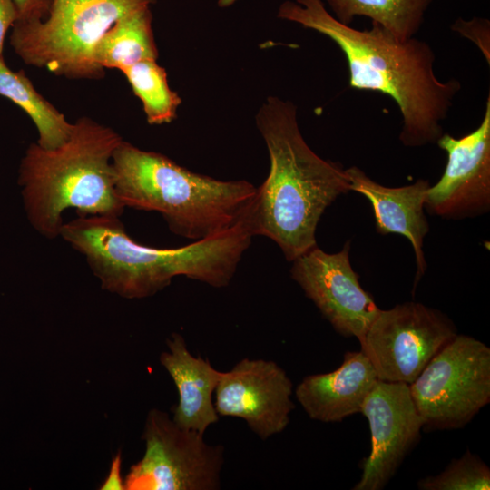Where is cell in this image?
Wrapping results in <instances>:
<instances>
[{"label":"cell","instance_id":"obj_2","mask_svg":"<svg viewBox=\"0 0 490 490\" xmlns=\"http://www.w3.org/2000/svg\"><path fill=\"white\" fill-rule=\"evenodd\" d=\"M297 106L270 96L257 127L270 156V172L245 215L253 236L273 240L289 261L317 246L319 220L336 199L350 191L346 169L324 160L304 140Z\"/></svg>","mask_w":490,"mask_h":490},{"label":"cell","instance_id":"obj_5","mask_svg":"<svg viewBox=\"0 0 490 490\" xmlns=\"http://www.w3.org/2000/svg\"><path fill=\"white\" fill-rule=\"evenodd\" d=\"M113 172L123 206L154 211L176 235L201 240L242 220L257 187L245 181H220L189 171L167 156L122 140Z\"/></svg>","mask_w":490,"mask_h":490},{"label":"cell","instance_id":"obj_23","mask_svg":"<svg viewBox=\"0 0 490 490\" xmlns=\"http://www.w3.org/2000/svg\"><path fill=\"white\" fill-rule=\"evenodd\" d=\"M16 11V21L42 20L47 15L51 0H14Z\"/></svg>","mask_w":490,"mask_h":490},{"label":"cell","instance_id":"obj_24","mask_svg":"<svg viewBox=\"0 0 490 490\" xmlns=\"http://www.w3.org/2000/svg\"><path fill=\"white\" fill-rule=\"evenodd\" d=\"M17 20L14 0H0V57H3L4 43L9 30Z\"/></svg>","mask_w":490,"mask_h":490},{"label":"cell","instance_id":"obj_13","mask_svg":"<svg viewBox=\"0 0 490 490\" xmlns=\"http://www.w3.org/2000/svg\"><path fill=\"white\" fill-rule=\"evenodd\" d=\"M292 382L276 362L243 358L222 371L215 389L219 416L240 417L260 438L282 432L295 405Z\"/></svg>","mask_w":490,"mask_h":490},{"label":"cell","instance_id":"obj_16","mask_svg":"<svg viewBox=\"0 0 490 490\" xmlns=\"http://www.w3.org/2000/svg\"><path fill=\"white\" fill-rule=\"evenodd\" d=\"M168 351L160 356L178 391V404L172 408V420L181 427L204 434L218 422L212 395L222 371L214 368L209 360L193 356L183 337L172 333L167 339Z\"/></svg>","mask_w":490,"mask_h":490},{"label":"cell","instance_id":"obj_18","mask_svg":"<svg viewBox=\"0 0 490 490\" xmlns=\"http://www.w3.org/2000/svg\"><path fill=\"white\" fill-rule=\"evenodd\" d=\"M158 56L151 7L118 20L103 36L95 50V60L105 71H122L144 60H157Z\"/></svg>","mask_w":490,"mask_h":490},{"label":"cell","instance_id":"obj_10","mask_svg":"<svg viewBox=\"0 0 490 490\" xmlns=\"http://www.w3.org/2000/svg\"><path fill=\"white\" fill-rule=\"evenodd\" d=\"M349 250V241L337 253L315 246L292 261L290 273L338 333L361 343L380 309L361 287Z\"/></svg>","mask_w":490,"mask_h":490},{"label":"cell","instance_id":"obj_3","mask_svg":"<svg viewBox=\"0 0 490 490\" xmlns=\"http://www.w3.org/2000/svg\"><path fill=\"white\" fill-rule=\"evenodd\" d=\"M59 237L85 258L103 289L125 299H143L165 289L177 276L226 287L253 235L243 219L212 237L159 249L134 241L120 217L85 215L64 222Z\"/></svg>","mask_w":490,"mask_h":490},{"label":"cell","instance_id":"obj_17","mask_svg":"<svg viewBox=\"0 0 490 490\" xmlns=\"http://www.w3.org/2000/svg\"><path fill=\"white\" fill-rule=\"evenodd\" d=\"M0 96L19 106L34 123L38 133L36 142L44 149H55L71 135L70 122L53 103L34 88L24 71H13L0 57Z\"/></svg>","mask_w":490,"mask_h":490},{"label":"cell","instance_id":"obj_6","mask_svg":"<svg viewBox=\"0 0 490 490\" xmlns=\"http://www.w3.org/2000/svg\"><path fill=\"white\" fill-rule=\"evenodd\" d=\"M155 0H51L42 20L15 21L10 44L27 65L71 80H100L96 47L121 18Z\"/></svg>","mask_w":490,"mask_h":490},{"label":"cell","instance_id":"obj_11","mask_svg":"<svg viewBox=\"0 0 490 490\" xmlns=\"http://www.w3.org/2000/svg\"><path fill=\"white\" fill-rule=\"evenodd\" d=\"M447 154L439 181L427 190L425 209L436 216L460 220L490 208V95L475 130L460 138L443 133L436 142Z\"/></svg>","mask_w":490,"mask_h":490},{"label":"cell","instance_id":"obj_22","mask_svg":"<svg viewBox=\"0 0 490 490\" xmlns=\"http://www.w3.org/2000/svg\"><path fill=\"white\" fill-rule=\"evenodd\" d=\"M451 30L472 41L480 49L487 64H490V22L486 18L474 17L464 20L459 17Z\"/></svg>","mask_w":490,"mask_h":490},{"label":"cell","instance_id":"obj_21","mask_svg":"<svg viewBox=\"0 0 490 490\" xmlns=\"http://www.w3.org/2000/svg\"><path fill=\"white\" fill-rule=\"evenodd\" d=\"M420 490H489L490 469L480 457L466 451L446 469L417 482Z\"/></svg>","mask_w":490,"mask_h":490},{"label":"cell","instance_id":"obj_7","mask_svg":"<svg viewBox=\"0 0 490 490\" xmlns=\"http://www.w3.org/2000/svg\"><path fill=\"white\" fill-rule=\"evenodd\" d=\"M408 386L423 427L461 428L490 401V348L456 334Z\"/></svg>","mask_w":490,"mask_h":490},{"label":"cell","instance_id":"obj_8","mask_svg":"<svg viewBox=\"0 0 490 490\" xmlns=\"http://www.w3.org/2000/svg\"><path fill=\"white\" fill-rule=\"evenodd\" d=\"M145 452L124 479L126 490H216L220 486L224 448L203 434L178 426L160 409L149 411Z\"/></svg>","mask_w":490,"mask_h":490},{"label":"cell","instance_id":"obj_25","mask_svg":"<svg viewBox=\"0 0 490 490\" xmlns=\"http://www.w3.org/2000/svg\"><path fill=\"white\" fill-rule=\"evenodd\" d=\"M122 454L118 451L112 460L106 480L103 483L101 490H124V480L121 476Z\"/></svg>","mask_w":490,"mask_h":490},{"label":"cell","instance_id":"obj_4","mask_svg":"<svg viewBox=\"0 0 490 490\" xmlns=\"http://www.w3.org/2000/svg\"><path fill=\"white\" fill-rule=\"evenodd\" d=\"M122 137L91 117L78 118L55 149L31 142L20 160L17 184L30 225L43 237L60 236L64 212L121 217L125 207L114 189L112 159Z\"/></svg>","mask_w":490,"mask_h":490},{"label":"cell","instance_id":"obj_19","mask_svg":"<svg viewBox=\"0 0 490 490\" xmlns=\"http://www.w3.org/2000/svg\"><path fill=\"white\" fill-rule=\"evenodd\" d=\"M331 15L350 24L356 16H366L396 38L415 37L421 28L432 0H327Z\"/></svg>","mask_w":490,"mask_h":490},{"label":"cell","instance_id":"obj_12","mask_svg":"<svg viewBox=\"0 0 490 490\" xmlns=\"http://www.w3.org/2000/svg\"><path fill=\"white\" fill-rule=\"evenodd\" d=\"M368 422L371 449L361 463L362 474L353 490H380L395 475L420 438L423 421L409 386L377 380L361 407Z\"/></svg>","mask_w":490,"mask_h":490},{"label":"cell","instance_id":"obj_14","mask_svg":"<svg viewBox=\"0 0 490 490\" xmlns=\"http://www.w3.org/2000/svg\"><path fill=\"white\" fill-rule=\"evenodd\" d=\"M346 173L350 191L362 194L371 203L377 231L383 235L401 234L410 241L416 264L414 293L426 270L423 244L429 225L424 210L429 181L418 179L402 187H387L373 181L357 166L346 169Z\"/></svg>","mask_w":490,"mask_h":490},{"label":"cell","instance_id":"obj_9","mask_svg":"<svg viewBox=\"0 0 490 490\" xmlns=\"http://www.w3.org/2000/svg\"><path fill=\"white\" fill-rule=\"evenodd\" d=\"M456 334L443 312L405 302L380 309L360 346L379 380L410 385Z\"/></svg>","mask_w":490,"mask_h":490},{"label":"cell","instance_id":"obj_20","mask_svg":"<svg viewBox=\"0 0 490 490\" xmlns=\"http://www.w3.org/2000/svg\"><path fill=\"white\" fill-rule=\"evenodd\" d=\"M157 60H144L121 72L142 104L147 122L160 125L172 122L181 103L168 83L167 73Z\"/></svg>","mask_w":490,"mask_h":490},{"label":"cell","instance_id":"obj_1","mask_svg":"<svg viewBox=\"0 0 490 490\" xmlns=\"http://www.w3.org/2000/svg\"><path fill=\"white\" fill-rule=\"evenodd\" d=\"M278 17L333 41L346 58L351 88L381 93L395 101L402 115L399 140L405 146L436 143L461 83L437 78L436 54L428 43L416 37L401 41L375 22L365 30L344 24L322 0L285 1Z\"/></svg>","mask_w":490,"mask_h":490},{"label":"cell","instance_id":"obj_15","mask_svg":"<svg viewBox=\"0 0 490 490\" xmlns=\"http://www.w3.org/2000/svg\"><path fill=\"white\" fill-rule=\"evenodd\" d=\"M378 380L368 358L348 351L337 369L305 377L295 395L308 416L320 422H340L361 412L364 400Z\"/></svg>","mask_w":490,"mask_h":490}]
</instances>
